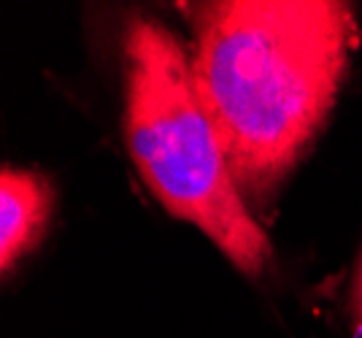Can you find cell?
<instances>
[{"label": "cell", "mask_w": 362, "mask_h": 338, "mask_svg": "<svg viewBox=\"0 0 362 338\" xmlns=\"http://www.w3.org/2000/svg\"><path fill=\"white\" fill-rule=\"evenodd\" d=\"M54 192L41 173L3 168L0 179V265L3 274L14 268L41 241L52 214Z\"/></svg>", "instance_id": "obj_3"}, {"label": "cell", "mask_w": 362, "mask_h": 338, "mask_svg": "<svg viewBox=\"0 0 362 338\" xmlns=\"http://www.w3.org/2000/svg\"><path fill=\"white\" fill-rule=\"evenodd\" d=\"M124 136L141 179L168 214L195 225L246 276H262L271 241L241 198L192 60L154 16L124 28Z\"/></svg>", "instance_id": "obj_2"}, {"label": "cell", "mask_w": 362, "mask_h": 338, "mask_svg": "<svg viewBox=\"0 0 362 338\" xmlns=\"http://www.w3.org/2000/svg\"><path fill=\"white\" fill-rule=\"evenodd\" d=\"M192 76L246 203L268 206L327 120L357 22L335 0L187 6Z\"/></svg>", "instance_id": "obj_1"}, {"label": "cell", "mask_w": 362, "mask_h": 338, "mask_svg": "<svg viewBox=\"0 0 362 338\" xmlns=\"http://www.w3.org/2000/svg\"><path fill=\"white\" fill-rule=\"evenodd\" d=\"M351 320H354V333L362 338V252L354 271V284H351Z\"/></svg>", "instance_id": "obj_4"}]
</instances>
